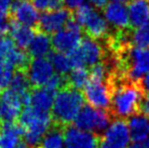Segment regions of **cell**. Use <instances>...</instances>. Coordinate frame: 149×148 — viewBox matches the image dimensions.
<instances>
[{"label": "cell", "mask_w": 149, "mask_h": 148, "mask_svg": "<svg viewBox=\"0 0 149 148\" xmlns=\"http://www.w3.org/2000/svg\"><path fill=\"white\" fill-rule=\"evenodd\" d=\"M57 91L48 86L33 87L30 94V106L35 111L50 114Z\"/></svg>", "instance_id": "15"}, {"label": "cell", "mask_w": 149, "mask_h": 148, "mask_svg": "<svg viewBox=\"0 0 149 148\" xmlns=\"http://www.w3.org/2000/svg\"><path fill=\"white\" fill-rule=\"evenodd\" d=\"M71 15L72 10L67 8L47 11L40 16L36 30L47 35H53L66 26Z\"/></svg>", "instance_id": "12"}, {"label": "cell", "mask_w": 149, "mask_h": 148, "mask_svg": "<svg viewBox=\"0 0 149 148\" xmlns=\"http://www.w3.org/2000/svg\"><path fill=\"white\" fill-rule=\"evenodd\" d=\"M15 70L8 60V57L0 53V93L9 86L10 80Z\"/></svg>", "instance_id": "25"}, {"label": "cell", "mask_w": 149, "mask_h": 148, "mask_svg": "<svg viewBox=\"0 0 149 148\" xmlns=\"http://www.w3.org/2000/svg\"><path fill=\"white\" fill-rule=\"evenodd\" d=\"M89 1L96 9H104V6L108 4V0H89Z\"/></svg>", "instance_id": "31"}, {"label": "cell", "mask_w": 149, "mask_h": 148, "mask_svg": "<svg viewBox=\"0 0 149 148\" xmlns=\"http://www.w3.org/2000/svg\"><path fill=\"white\" fill-rule=\"evenodd\" d=\"M104 18L115 30H126L130 28L128 8L121 2H111L104 7Z\"/></svg>", "instance_id": "16"}, {"label": "cell", "mask_w": 149, "mask_h": 148, "mask_svg": "<svg viewBox=\"0 0 149 148\" xmlns=\"http://www.w3.org/2000/svg\"><path fill=\"white\" fill-rule=\"evenodd\" d=\"M15 148H30V147H29L28 145H26V143L24 142V141H22V142H20L19 144H18Z\"/></svg>", "instance_id": "35"}, {"label": "cell", "mask_w": 149, "mask_h": 148, "mask_svg": "<svg viewBox=\"0 0 149 148\" xmlns=\"http://www.w3.org/2000/svg\"><path fill=\"white\" fill-rule=\"evenodd\" d=\"M66 84L77 89L84 88L89 80V71L85 67H75L66 75Z\"/></svg>", "instance_id": "24"}, {"label": "cell", "mask_w": 149, "mask_h": 148, "mask_svg": "<svg viewBox=\"0 0 149 148\" xmlns=\"http://www.w3.org/2000/svg\"><path fill=\"white\" fill-rule=\"evenodd\" d=\"M17 122L24 129L22 141L30 148H38L51 126L52 118L51 114L39 113L29 105L22 109Z\"/></svg>", "instance_id": "3"}, {"label": "cell", "mask_w": 149, "mask_h": 148, "mask_svg": "<svg viewBox=\"0 0 149 148\" xmlns=\"http://www.w3.org/2000/svg\"><path fill=\"white\" fill-rule=\"evenodd\" d=\"M100 136L70 125L64 127L65 148H98Z\"/></svg>", "instance_id": "11"}, {"label": "cell", "mask_w": 149, "mask_h": 148, "mask_svg": "<svg viewBox=\"0 0 149 148\" xmlns=\"http://www.w3.org/2000/svg\"><path fill=\"white\" fill-rule=\"evenodd\" d=\"M8 13L13 22L37 28L40 15L30 0H13Z\"/></svg>", "instance_id": "14"}, {"label": "cell", "mask_w": 149, "mask_h": 148, "mask_svg": "<svg viewBox=\"0 0 149 148\" xmlns=\"http://www.w3.org/2000/svg\"><path fill=\"white\" fill-rule=\"evenodd\" d=\"M107 54L104 43L98 40L85 37L81 40L79 46L68 54L73 68L91 67L97 62L102 61Z\"/></svg>", "instance_id": "5"}, {"label": "cell", "mask_w": 149, "mask_h": 148, "mask_svg": "<svg viewBox=\"0 0 149 148\" xmlns=\"http://www.w3.org/2000/svg\"><path fill=\"white\" fill-rule=\"evenodd\" d=\"M140 114L145 115L146 117L149 118V93L146 92L144 99L141 104V110H140Z\"/></svg>", "instance_id": "29"}, {"label": "cell", "mask_w": 149, "mask_h": 148, "mask_svg": "<svg viewBox=\"0 0 149 148\" xmlns=\"http://www.w3.org/2000/svg\"><path fill=\"white\" fill-rule=\"evenodd\" d=\"M0 108H1V97H0ZM2 123V121H1V117H0V124Z\"/></svg>", "instance_id": "37"}, {"label": "cell", "mask_w": 149, "mask_h": 148, "mask_svg": "<svg viewBox=\"0 0 149 148\" xmlns=\"http://www.w3.org/2000/svg\"><path fill=\"white\" fill-rule=\"evenodd\" d=\"M1 37H3V36H1V35H0V38H1Z\"/></svg>", "instance_id": "38"}, {"label": "cell", "mask_w": 149, "mask_h": 148, "mask_svg": "<svg viewBox=\"0 0 149 148\" xmlns=\"http://www.w3.org/2000/svg\"><path fill=\"white\" fill-rule=\"evenodd\" d=\"M112 88L110 114L113 119H128L140 114L141 104L146 94L141 80H132L115 74L108 79Z\"/></svg>", "instance_id": "1"}, {"label": "cell", "mask_w": 149, "mask_h": 148, "mask_svg": "<svg viewBox=\"0 0 149 148\" xmlns=\"http://www.w3.org/2000/svg\"><path fill=\"white\" fill-rule=\"evenodd\" d=\"M127 148H149L145 143H140V142H135L134 144L130 145L129 147Z\"/></svg>", "instance_id": "34"}, {"label": "cell", "mask_w": 149, "mask_h": 148, "mask_svg": "<svg viewBox=\"0 0 149 148\" xmlns=\"http://www.w3.org/2000/svg\"><path fill=\"white\" fill-rule=\"evenodd\" d=\"M36 32H37V30L35 28H31V26L12 20L11 28H10L8 35L11 38L16 47L22 50H26L33 36H35Z\"/></svg>", "instance_id": "20"}, {"label": "cell", "mask_w": 149, "mask_h": 148, "mask_svg": "<svg viewBox=\"0 0 149 148\" xmlns=\"http://www.w3.org/2000/svg\"><path fill=\"white\" fill-rule=\"evenodd\" d=\"M84 99L91 107L109 111L111 106L112 88L108 80L100 81L89 79L84 86Z\"/></svg>", "instance_id": "9"}, {"label": "cell", "mask_w": 149, "mask_h": 148, "mask_svg": "<svg viewBox=\"0 0 149 148\" xmlns=\"http://www.w3.org/2000/svg\"><path fill=\"white\" fill-rule=\"evenodd\" d=\"M113 120L112 115L107 110L96 109L84 105L74 119L75 127L102 135Z\"/></svg>", "instance_id": "6"}, {"label": "cell", "mask_w": 149, "mask_h": 148, "mask_svg": "<svg viewBox=\"0 0 149 148\" xmlns=\"http://www.w3.org/2000/svg\"><path fill=\"white\" fill-rule=\"evenodd\" d=\"M141 81H142V85H143L144 89H145V91L147 92V91H149V72L144 75Z\"/></svg>", "instance_id": "33"}, {"label": "cell", "mask_w": 149, "mask_h": 148, "mask_svg": "<svg viewBox=\"0 0 149 148\" xmlns=\"http://www.w3.org/2000/svg\"><path fill=\"white\" fill-rule=\"evenodd\" d=\"M48 57H49L50 61H51L52 65L57 73L61 75H67L73 69V65L71 63L70 58L65 53L52 51Z\"/></svg>", "instance_id": "23"}, {"label": "cell", "mask_w": 149, "mask_h": 148, "mask_svg": "<svg viewBox=\"0 0 149 148\" xmlns=\"http://www.w3.org/2000/svg\"><path fill=\"white\" fill-rule=\"evenodd\" d=\"M84 106V94L81 89L66 84L58 89L51 110L52 123L68 126Z\"/></svg>", "instance_id": "2"}, {"label": "cell", "mask_w": 149, "mask_h": 148, "mask_svg": "<svg viewBox=\"0 0 149 148\" xmlns=\"http://www.w3.org/2000/svg\"><path fill=\"white\" fill-rule=\"evenodd\" d=\"M130 28L135 30L149 19V0H132L128 5Z\"/></svg>", "instance_id": "18"}, {"label": "cell", "mask_w": 149, "mask_h": 148, "mask_svg": "<svg viewBox=\"0 0 149 148\" xmlns=\"http://www.w3.org/2000/svg\"><path fill=\"white\" fill-rule=\"evenodd\" d=\"M38 11H49L52 0H30Z\"/></svg>", "instance_id": "28"}, {"label": "cell", "mask_w": 149, "mask_h": 148, "mask_svg": "<svg viewBox=\"0 0 149 148\" xmlns=\"http://www.w3.org/2000/svg\"><path fill=\"white\" fill-rule=\"evenodd\" d=\"M0 97H1V108H0L1 121L17 122L18 117L24 108L22 97L10 88H6L0 93Z\"/></svg>", "instance_id": "13"}, {"label": "cell", "mask_w": 149, "mask_h": 148, "mask_svg": "<svg viewBox=\"0 0 149 148\" xmlns=\"http://www.w3.org/2000/svg\"><path fill=\"white\" fill-rule=\"evenodd\" d=\"M72 15L85 35L91 39L104 41L112 31L106 18L89 3H82L72 10Z\"/></svg>", "instance_id": "4"}, {"label": "cell", "mask_w": 149, "mask_h": 148, "mask_svg": "<svg viewBox=\"0 0 149 148\" xmlns=\"http://www.w3.org/2000/svg\"><path fill=\"white\" fill-rule=\"evenodd\" d=\"M26 72L31 87H39L48 84L55 74V69L49 58H31Z\"/></svg>", "instance_id": "10"}, {"label": "cell", "mask_w": 149, "mask_h": 148, "mask_svg": "<svg viewBox=\"0 0 149 148\" xmlns=\"http://www.w3.org/2000/svg\"><path fill=\"white\" fill-rule=\"evenodd\" d=\"M12 19L9 13L0 10V35L1 36H7L9 34Z\"/></svg>", "instance_id": "27"}, {"label": "cell", "mask_w": 149, "mask_h": 148, "mask_svg": "<svg viewBox=\"0 0 149 148\" xmlns=\"http://www.w3.org/2000/svg\"><path fill=\"white\" fill-rule=\"evenodd\" d=\"M132 44L135 47L149 49V19L143 26L132 31Z\"/></svg>", "instance_id": "26"}, {"label": "cell", "mask_w": 149, "mask_h": 148, "mask_svg": "<svg viewBox=\"0 0 149 148\" xmlns=\"http://www.w3.org/2000/svg\"><path fill=\"white\" fill-rule=\"evenodd\" d=\"M38 148H65L64 127L52 123Z\"/></svg>", "instance_id": "22"}, {"label": "cell", "mask_w": 149, "mask_h": 148, "mask_svg": "<svg viewBox=\"0 0 149 148\" xmlns=\"http://www.w3.org/2000/svg\"><path fill=\"white\" fill-rule=\"evenodd\" d=\"M81 30L82 28L79 24L74 19L73 15H71L66 26L52 36L51 41L53 50L65 54L71 53L78 47L82 40Z\"/></svg>", "instance_id": "7"}, {"label": "cell", "mask_w": 149, "mask_h": 148, "mask_svg": "<svg viewBox=\"0 0 149 148\" xmlns=\"http://www.w3.org/2000/svg\"><path fill=\"white\" fill-rule=\"evenodd\" d=\"M52 48L50 35L37 31L28 47V53L31 58L48 57L52 52Z\"/></svg>", "instance_id": "21"}, {"label": "cell", "mask_w": 149, "mask_h": 148, "mask_svg": "<svg viewBox=\"0 0 149 148\" xmlns=\"http://www.w3.org/2000/svg\"><path fill=\"white\" fill-rule=\"evenodd\" d=\"M24 129L18 122L0 124V148H15L22 141Z\"/></svg>", "instance_id": "17"}, {"label": "cell", "mask_w": 149, "mask_h": 148, "mask_svg": "<svg viewBox=\"0 0 149 148\" xmlns=\"http://www.w3.org/2000/svg\"><path fill=\"white\" fill-rule=\"evenodd\" d=\"M130 141L127 120L113 119L104 132L100 136L98 148H127Z\"/></svg>", "instance_id": "8"}, {"label": "cell", "mask_w": 149, "mask_h": 148, "mask_svg": "<svg viewBox=\"0 0 149 148\" xmlns=\"http://www.w3.org/2000/svg\"><path fill=\"white\" fill-rule=\"evenodd\" d=\"M130 138L134 142L145 141L149 136V118L143 114L131 116L127 120Z\"/></svg>", "instance_id": "19"}, {"label": "cell", "mask_w": 149, "mask_h": 148, "mask_svg": "<svg viewBox=\"0 0 149 148\" xmlns=\"http://www.w3.org/2000/svg\"><path fill=\"white\" fill-rule=\"evenodd\" d=\"M13 0H0V10L8 12Z\"/></svg>", "instance_id": "32"}, {"label": "cell", "mask_w": 149, "mask_h": 148, "mask_svg": "<svg viewBox=\"0 0 149 148\" xmlns=\"http://www.w3.org/2000/svg\"><path fill=\"white\" fill-rule=\"evenodd\" d=\"M113 1H115V2H121V3H123V2H128V1H130V0H113Z\"/></svg>", "instance_id": "36"}, {"label": "cell", "mask_w": 149, "mask_h": 148, "mask_svg": "<svg viewBox=\"0 0 149 148\" xmlns=\"http://www.w3.org/2000/svg\"><path fill=\"white\" fill-rule=\"evenodd\" d=\"M84 0H64V3L65 5L68 7V9L70 10H74L78 7L79 5L83 3Z\"/></svg>", "instance_id": "30"}]
</instances>
